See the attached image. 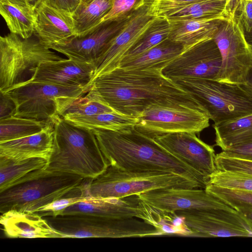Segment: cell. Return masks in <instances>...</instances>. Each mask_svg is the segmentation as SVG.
Listing matches in <instances>:
<instances>
[{
    "mask_svg": "<svg viewBox=\"0 0 252 252\" xmlns=\"http://www.w3.org/2000/svg\"><path fill=\"white\" fill-rule=\"evenodd\" d=\"M92 89L116 112L137 118L151 104L170 100L200 104L160 69L119 67L94 78Z\"/></svg>",
    "mask_w": 252,
    "mask_h": 252,
    "instance_id": "obj_1",
    "label": "cell"
},
{
    "mask_svg": "<svg viewBox=\"0 0 252 252\" xmlns=\"http://www.w3.org/2000/svg\"><path fill=\"white\" fill-rule=\"evenodd\" d=\"M109 165L129 172L175 173L198 182L205 188L208 178L165 150L134 126L120 130L92 129Z\"/></svg>",
    "mask_w": 252,
    "mask_h": 252,
    "instance_id": "obj_2",
    "label": "cell"
},
{
    "mask_svg": "<svg viewBox=\"0 0 252 252\" xmlns=\"http://www.w3.org/2000/svg\"><path fill=\"white\" fill-rule=\"evenodd\" d=\"M54 149L46 170L94 178L109 164L92 129L73 124L60 116L55 118Z\"/></svg>",
    "mask_w": 252,
    "mask_h": 252,
    "instance_id": "obj_3",
    "label": "cell"
},
{
    "mask_svg": "<svg viewBox=\"0 0 252 252\" xmlns=\"http://www.w3.org/2000/svg\"><path fill=\"white\" fill-rule=\"evenodd\" d=\"M204 189L181 175L158 171L129 172L109 165L96 177L87 179V195L94 198H120L162 188Z\"/></svg>",
    "mask_w": 252,
    "mask_h": 252,
    "instance_id": "obj_4",
    "label": "cell"
},
{
    "mask_svg": "<svg viewBox=\"0 0 252 252\" xmlns=\"http://www.w3.org/2000/svg\"><path fill=\"white\" fill-rule=\"evenodd\" d=\"M61 238H128L159 236L152 225L136 217L113 218L85 214L45 217Z\"/></svg>",
    "mask_w": 252,
    "mask_h": 252,
    "instance_id": "obj_5",
    "label": "cell"
},
{
    "mask_svg": "<svg viewBox=\"0 0 252 252\" xmlns=\"http://www.w3.org/2000/svg\"><path fill=\"white\" fill-rule=\"evenodd\" d=\"M210 116L200 104L167 100L154 103L137 117L135 128L154 138L167 133H199L210 126Z\"/></svg>",
    "mask_w": 252,
    "mask_h": 252,
    "instance_id": "obj_6",
    "label": "cell"
},
{
    "mask_svg": "<svg viewBox=\"0 0 252 252\" xmlns=\"http://www.w3.org/2000/svg\"><path fill=\"white\" fill-rule=\"evenodd\" d=\"M47 171L43 175L0 192V212L10 210L36 213L82 184L77 175Z\"/></svg>",
    "mask_w": 252,
    "mask_h": 252,
    "instance_id": "obj_7",
    "label": "cell"
},
{
    "mask_svg": "<svg viewBox=\"0 0 252 252\" xmlns=\"http://www.w3.org/2000/svg\"><path fill=\"white\" fill-rule=\"evenodd\" d=\"M63 59L37 38L24 39L12 33L0 36V91L29 80L40 63Z\"/></svg>",
    "mask_w": 252,
    "mask_h": 252,
    "instance_id": "obj_8",
    "label": "cell"
},
{
    "mask_svg": "<svg viewBox=\"0 0 252 252\" xmlns=\"http://www.w3.org/2000/svg\"><path fill=\"white\" fill-rule=\"evenodd\" d=\"M173 81L206 110L214 124L252 114V99L238 85L200 78Z\"/></svg>",
    "mask_w": 252,
    "mask_h": 252,
    "instance_id": "obj_9",
    "label": "cell"
},
{
    "mask_svg": "<svg viewBox=\"0 0 252 252\" xmlns=\"http://www.w3.org/2000/svg\"><path fill=\"white\" fill-rule=\"evenodd\" d=\"M92 86L80 87L26 81L13 86L4 93L15 104L14 116L52 121L60 116L66 98L85 95Z\"/></svg>",
    "mask_w": 252,
    "mask_h": 252,
    "instance_id": "obj_10",
    "label": "cell"
},
{
    "mask_svg": "<svg viewBox=\"0 0 252 252\" xmlns=\"http://www.w3.org/2000/svg\"><path fill=\"white\" fill-rule=\"evenodd\" d=\"M228 9L227 18L221 22L213 37L221 60L214 80L240 85L246 83L252 68V48L234 9Z\"/></svg>",
    "mask_w": 252,
    "mask_h": 252,
    "instance_id": "obj_11",
    "label": "cell"
},
{
    "mask_svg": "<svg viewBox=\"0 0 252 252\" xmlns=\"http://www.w3.org/2000/svg\"><path fill=\"white\" fill-rule=\"evenodd\" d=\"M154 1L146 0L108 43L95 62L93 80L119 67L126 54L146 33L158 17L153 8Z\"/></svg>",
    "mask_w": 252,
    "mask_h": 252,
    "instance_id": "obj_12",
    "label": "cell"
},
{
    "mask_svg": "<svg viewBox=\"0 0 252 252\" xmlns=\"http://www.w3.org/2000/svg\"><path fill=\"white\" fill-rule=\"evenodd\" d=\"M175 213L184 219L192 237H252L244 217L235 210L212 209Z\"/></svg>",
    "mask_w": 252,
    "mask_h": 252,
    "instance_id": "obj_13",
    "label": "cell"
},
{
    "mask_svg": "<svg viewBox=\"0 0 252 252\" xmlns=\"http://www.w3.org/2000/svg\"><path fill=\"white\" fill-rule=\"evenodd\" d=\"M221 62L219 50L212 39L184 49L162 72L173 81L189 77L215 79Z\"/></svg>",
    "mask_w": 252,
    "mask_h": 252,
    "instance_id": "obj_14",
    "label": "cell"
},
{
    "mask_svg": "<svg viewBox=\"0 0 252 252\" xmlns=\"http://www.w3.org/2000/svg\"><path fill=\"white\" fill-rule=\"evenodd\" d=\"M158 189L137 196L150 206L169 213L212 209L235 210L208 193L204 189Z\"/></svg>",
    "mask_w": 252,
    "mask_h": 252,
    "instance_id": "obj_15",
    "label": "cell"
},
{
    "mask_svg": "<svg viewBox=\"0 0 252 252\" xmlns=\"http://www.w3.org/2000/svg\"><path fill=\"white\" fill-rule=\"evenodd\" d=\"M154 139L172 155L208 178L217 170L213 147L197 137L196 133H170Z\"/></svg>",
    "mask_w": 252,
    "mask_h": 252,
    "instance_id": "obj_16",
    "label": "cell"
},
{
    "mask_svg": "<svg viewBox=\"0 0 252 252\" xmlns=\"http://www.w3.org/2000/svg\"><path fill=\"white\" fill-rule=\"evenodd\" d=\"M132 15L102 23L87 34L74 37L63 44L55 45L51 49L63 54L68 59L95 64L108 43L123 29Z\"/></svg>",
    "mask_w": 252,
    "mask_h": 252,
    "instance_id": "obj_17",
    "label": "cell"
},
{
    "mask_svg": "<svg viewBox=\"0 0 252 252\" xmlns=\"http://www.w3.org/2000/svg\"><path fill=\"white\" fill-rule=\"evenodd\" d=\"M95 70L93 63L63 59L40 63L27 81L84 87L92 85Z\"/></svg>",
    "mask_w": 252,
    "mask_h": 252,
    "instance_id": "obj_18",
    "label": "cell"
},
{
    "mask_svg": "<svg viewBox=\"0 0 252 252\" xmlns=\"http://www.w3.org/2000/svg\"><path fill=\"white\" fill-rule=\"evenodd\" d=\"M36 25L34 34L40 42L51 48L77 36L72 13L48 4L44 0L35 6Z\"/></svg>",
    "mask_w": 252,
    "mask_h": 252,
    "instance_id": "obj_19",
    "label": "cell"
},
{
    "mask_svg": "<svg viewBox=\"0 0 252 252\" xmlns=\"http://www.w3.org/2000/svg\"><path fill=\"white\" fill-rule=\"evenodd\" d=\"M140 204V199L136 195L120 198L90 197L66 208L59 215L85 214L113 218H137Z\"/></svg>",
    "mask_w": 252,
    "mask_h": 252,
    "instance_id": "obj_20",
    "label": "cell"
},
{
    "mask_svg": "<svg viewBox=\"0 0 252 252\" xmlns=\"http://www.w3.org/2000/svg\"><path fill=\"white\" fill-rule=\"evenodd\" d=\"M54 135L52 121L37 133L0 142V157L17 160L41 158L48 161L53 152Z\"/></svg>",
    "mask_w": 252,
    "mask_h": 252,
    "instance_id": "obj_21",
    "label": "cell"
},
{
    "mask_svg": "<svg viewBox=\"0 0 252 252\" xmlns=\"http://www.w3.org/2000/svg\"><path fill=\"white\" fill-rule=\"evenodd\" d=\"M0 223L9 238H61L60 234L36 213L10 210L1 214Z\"/></svg>",
    "mask_w": 252,
    "mask_h": 252,
    "instance_id": "obj_22",
    "label": "cell"
},
{
    "mask_svg": "<svg viewBox=\"0 0 252 252\" xmlns=\"http://www.w3.org/2000/svg\"><path fill=\"white\" fill-rule=\"evenodd\" d=\"M228 14L197 19L167 18L169 25L168 39L182 44L185 49L213 39L220 24L227 18Z\"/></svg>",
    "mask_w": 252,
    "mask_h": 252,
    "instance_id": "obj_23",
    "label": "cell"
},
{
    "mask_svg": "<svg viewBox=\"0 0 252 252\" xmlns=\"http://www.w3.org/2000/svg\"><path fill=\"white\" fill-rule=\"evenodd\" d=\"M47 163L41 158L17 160L0 157V192L43 175Z\"/></svg>",
    "mask_w": 252,
    "mask_h": 252,
    "instance_id": "obj_24",
    "label": "cell"
},
{
    "mask_svg": "<svg viewBox=\"0 0 252 252\" xmlns=\"http://www.w3.org/2000/svg\"><path fill=\"white\" fill-rule=\"evenodd\" d=\"M184 49L182 44L167 39L145 53L122 62L119 67L129 69L162 70Z\"/></svg>",
    "mask_w": 252,
    "mask_h": 252,
    "instance_id": "obj_25",
    "label": "cell"
},
{
    "mask_svg": "<svg viewBox=\"0 0 252 252\" xmlns=\"http://www.w3.org/2000/svg\"><path fill=\"white\" fill-rule=\"evenodd\" d=\"M0 13L10 33L24 39L31 38L34 34L36 25L35 6L0 0Z\"/></svg>",
    "mask_w": 252,
    "mask_h": 252,
    "instance_id": "obj_26",
    "label": "cell"
},
{
    "mask_svg": "<svg viewBox=\"0 0 252 252\" xmlns=\"http://www.w3.org/2000/svg\"><path fill=\"white\" fill-rule=\"evenodd\" d=\"M153 226L161 235L192 237V232L185 223L184 219L175 213L156 209L140 199V212L137 217Z\"/></svg>",
    "mask_w": 252,
    "mask_h": 252,
    "instance_id": "obj_27",
    "label": "cell"
},
{
    "mask_svg": "<svg viewBox=\"0 0 252 252\" xmlns=\"http://www.w3.org/2000/svg\"><path fill=\"white\" fill-rule=\"evenodd\" d=\"M216 145L222 151L252 139V114L214 124Z\"/></svg>",
    "mask_w": 252,
    "mask_h": 252,
    "instance_id": "obj_28",
    "label": "cell"
},
{
    "mask_svg": "<svg viewBox=\"0 0 252 252\" xmlns=\"http://www.w3.org/2000/svg\"><path fill=\"white\" fill-rule=\"evenodd\" d=\"M113 0H80L72 12L77 33L81 36L94 30L112 8Z\"/></svg>",
    "mask_w": 252,
    "mask_h": 252,
    "instance_id": "obj_29",
    "label": "cell"
},
{
    "mask_svg": "<svg viewBox=\"0 0 252 252\" xmlns=\"http://www.w3.org/2000/svg\"><path fill=\"white\" fill-rule=\"evenodd\" d=\"M63 118L75 125L91 129L102 128L120 130L135 126L137 123V118L117 112L91 116L66 115Z\"/></svg>",
    "mask_w": 252,
    "mask_h": 252,
    "instance_id": "obj_30",
    "label": "cell"
},
{
    "mask_svg": "<svg viewBox=\"0 0 252 252\" xmlns=\"http://www.w3.org/2000/svg\"><path fill=\"white\" fill-rule=\"evenodd\" d=\"M228 12L226 0H198L172 10L163 16L168 19H197L226 15Z\"/></svg>",
    "mask_w": 252,
    "mask_h": 252,
    "instance_id": "obj_31",
    "label": "cell"
},
{
    "mask_svg": "<svg viewBox=\"0 0 252 252\" xmlns=\"http://www.w3.org/2000/svg\"><path fill=\"white\" fill-rule=\"evenodd\" d=\"M116 112L91 88L85 95L65 99L60 116H91Z\"/></svg>",
    "mask_w": 252,
    "mask_h": 252,
    "instance_id": "obj_32",
    "label": "cell"
},
{
    "mask_svg": "<svg viewBox=\"0 0 252 252\" xmlns=\"http://www.w3.org/2000/svg\"><path fill=\"white\" fill-rule=\"evenodd\" d=\"M52 122V120H38L14 116L0 120V142L37 133Z\"/></svg>",
    "mask_w": 252,
    "mask_h": 252,
    "instance_id": "obj_33",
    "label": "cell"
},
{
    "mask_svg": "<svg viewBox=\"0 0 252 252\" xmlns=\"http://www.w3.org/2000/svg\"><path fill=\"white\" fill-rule=\"evenodd\" d=\"M169 32V25L167 18L158 16L143 37L129 51L122 62L137 57L168 39Z\"/></svg>",
    "mask_w": 252,
    "mask_h": 252,
    "instance_id": "obj_34",
    "label": "cell"
},
{
    "mask_svg": "<svg viewBox=\"0 0 252 252\" xmlns=\"http://www.w3.org/2000/svg\"><path fill=\"white\" fill-rule=\"evenodd\" d=\"M238 212L252 209V191L220 187L207 183L204 189Z\"/></svg>",
    "mask_w": 252,
    "mask_h": 252,
    "instance_id": "obj_35",
    "label": "cell"
},
{
    "mask_svg": "<svg viewBox=\"0 0 252 252\" xmlns=\"http://www.w3.org/2000/svg\"><path fill=\"white\" fill-rule=\"evenodd\" d=\"M71 190L62 197L40 209L36 212L42 217L56 216L66 208L77 203L89 198L86 190V181Z\"/></svg>",
    "mask_w": 252,
    "mask_h": 252,
    "instance_id": "obj_36",
    "label": "cell"
},
{
    "mask_svg": "<svg viewBox=\"0 0 252 252\" xmlns=\"http://www.w3.org/2000/svg\"><path fill=\"white\" fill-rule=\"evenodd\" d=\"M207 183L223 188L252 191V176L236 172L217 170L209 176Z\"/></svg>",
    "mask_w": 252,
    "mask_h": 252,
    "instance_id": "obj_37",
    "label": "cell"
},
{
    "mask_svg": "<svg viewBox=\"0 0 252 252\" xmlns=\"http://www.w3.org/2000/svg\"><path fill=\"white\" fill-rule=\"evenodd\" d=\"M146 0H113L112 8L103 17L100 24L104 22L126 18L142 6Z\"/></svg>",
    "mask_w": 252,
    "mask_h": 252,
    "instance_id": "obj_38",
    "label": "cell"
},
{
    "mask_svg": "<svg viewBox=\"0 0 252 252\" xmlns=\"http://www.w3.org/2000/svg\"><path fill=\"white\" fill-rule=\"evenodd\" d=\"M217 169L244 173L252 176V161L216 155Z\"/></svg>",
    "mask_w": 252,
    "mask_h": 252,
    "instance_id": "obj_39",
    "label": "cell"
},
{
    "mask_svg": "<svg viewBox=\"0 0 252 252\" xmlns=\"http://www.w3.org/2000/svg\"><path fill=\"white\" fill-rule=\"evenodd\" d=\"M232 6L241 21L245 32L252 31V0H235Z\"/></svg>",
    "mask_w": 252,
    "mask_h": 252,
    "instance_id": "obj_40",
    "label": "cell"
},
{
    "mask_svg": "<svg viewBox=\"0 0 252 252\" xmlns=\"http://www.w3.org/2000/svg\"><path fill=\"white\" fill-rule=\"evenodd\" d=\"M220 156L252 161V139L222 151Z\"/></svg>",
    "mask_w": 252,
    "mask_h": 252,
    "instance_id": "obj_41",
    "label": "cell"
},
{
    "mask_svg": "<svg viewBox=\"0 0 252 252\" xmlns=\"http://www.w3.org/2000/svg\"><path fill=\"white\" fill-rule=\"evenodd\" d=\"M198 0H155L153 10L158 16H163L167 12Z\"/></svg>",
    "mask_w": 252,
    "mask_h": 252,
    "instance_id": "obj_42",
    "label": "cell"
},
{
    "mask_svg": "<svg viewBox=\"0 0 252 252\" xmlns=\"http://www.w3.org/2000/svg\"><path fill=\"white\" fill-rule=\"evenodd\" d=\"M0 120L13 116L15 104L5 93L0 91Z\"/></svg>",
    "mask_w": 252,
    "mask_h": 252,
    "instance_id": "obj_43",
    "label": "cell"
},
{
    "mask_svg": "<svg viewBox=\"0 0 252 252\" xmlns=\"http://www.w3.org/2000/svg\"><path fill=\"white\" fill-rule=\"evenodd\" d=\"M48 4L58 8L65 9L72 12L77 7L80 0H44Z\"/></svg>",
    "mask_w": 252,
    "mask_h": 252,
    "instance_id": "obj_44",
    "label": "cell"
},
{
    "mask_svg": "<svg viewBox=\"0 0 252 252\" xmlns=\"http://www.w3.org/2000/svg\"><path fill=\"white\" fill-rule=\"evenodd\" d=\"M238 86L249 97L252 99V68L249 73L246 83Z\"/></svg>",
    "mask_w": 252,
    "mask_h": 252,
    "instance_id": "obj_45",
    "label": "cell"
},
{
    "mask_svg": "<svg viewBox=\"0 0 252 252\" xmlns=\"http://www.w3.org/2000/svg\"><path fill=\"white\" fill-rule=\"evenodd\" d=\"M246 220L247 225L252 231V209L240 212Z\"/></svg>",
    "mask_w": 252,
    "mask_h": 252,
    "instance_id": "obj_46",
    "label": "cell"
},
{
    "mask_svg": "<svg viewBox=\"0 0 252 252\" xmlns=\"http://www.w3.org/2000/svg\"><path fill=\"white\" fill-rule=\"evenodd\" d=\"M9 1L11 3L19 4V5H28L26 0H3Z\"/></svg>",
    "mask_w": 252,
    "mask_h": 252,
    "instance_id": "obj_47",
    "label": "cell"
},
{
    "mask_svg": "<svg viewBox=\"0 0 252 252\" xmlns=\"http://www.w3.org/2000/svg\"><path fill=\"white\" fill-rule=\"evenodd\" d=\"M42 0H26L27 3L29 5L35 7L36 4Z\"/></svg>",
    "mask_w": 252,
    "mask_h": 252,
    "instance_id": "obj_48",
    "label": "cell"
},
{
    "mask_svg": "<svg viewBox=\"0 0 252 252\" xmlns=\"http://www.w3.org/2000/svg\"><path fill=\"white\" fill-rule=\"evenodd\" d=\"M246 35L248 42L252 48V31L248 35L246 34Z\"/></svg>",
    "mask_w": 252,
    "mask_h": 252,
    "instance_id": "obj_49",
    "label": "cell"
},
{
    "mask_svg": "<svg viewBox=\"0 0 252 252\" xmlns=\"http://www.w3.org/2000/svg\"><path fill=\"white\" fill-rule=\"evenodd\" d=\"M235 0H226V4L227 8L231 6Z\"/></svg>",
    "mask_w": 252,
    "mask_h": 252,
    "instance_id": "obj_50",
    "label": "cell"
}]
</instances>
